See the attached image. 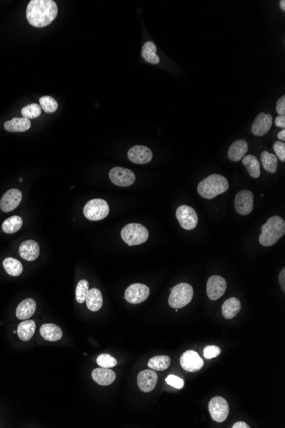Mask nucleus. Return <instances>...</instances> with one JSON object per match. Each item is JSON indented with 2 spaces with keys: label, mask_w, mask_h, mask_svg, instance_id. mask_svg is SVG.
<instances>
[{
  "label": "nucleus",
  "mask_w": 285,
  "mask_h": 428,
  "mask_svg": "<svg viewBox=\"0 0 285 428\" xmlns=\"http://www.w3.org/2000/svg\"><path fill=\"white\" fill-rule=\"evenodd\" d=\"M262 166L266 171L269 172L271 174H274L277 172L278 164L277 156L267 151H263L262 153Z\"/></svg>",
  "instance_id": "nucleus-32"
},
{
  "label": "nucleus",
  "mask_w": 285,
  "mask_h": 428,
  "mask_svg": "<svg viewBox=\"0 0 285 428\" xmlns=\"http://www.w3.org/2000/svg\"><path fill=\"white\" fill-rule=\"evenodd\" d=\"M272 117L271 114L259 113L252 125L251 131L253 134L263 136L269 132L272 125Z\"/></svg>",
  "instance_id": "nucleus-17"
},
{
  "label": "nucleus",
  "mask_w": 285,
  "mask_h": 428,
  "mask_svg": "<svg viewBox=\"0 0 285 428\" xmlns=\"http://www.w3.org/2000/svg\"><path fill=\"white\" fill-rule=\"evenodd\" d=\"M36 310V302L33 299H24L21 304H19L16 309V317L18 319L28 320L34 314Z\"/></svg>",
  "instance_id": "nucleus-22"
},
{
  "label": "nucleus",
  "mask_w": 285,
  "mask_h": 428,
  "mask_svg": "<svg viewBox=\"0 0 285 428\" xmlns=\"http://www.w3.org/2000/svg\"><path fill=\"white\" fill-rule=\"evenodd\" d=\"M275 125L277 126V127H281L282 129H284L285 127V117L284 116H282V115H279L278 117H276V119H275Z\"/></svg>",
  "instance_id": "nucleus-41"
},
{
  "label": "nucleus",
  "mask_w": 285,
  "mask_h": 428,
  "mask_svg": "<svg viewBox=\"0 0 285 428\" xmlns=\"http://www.w3.org/2000/svg\"><path fill=\"white\" fill-rule=\"evenodd\" d=\"M221 348L216 346V345H207L203 350V355H204L205 358L207 359V360L216 358V357L221 355Z\"/></svg>",
  "instance_id": "nucleus-37"
},
{
  "label": "nucleus",
  "mask_w": 285,
  "mask_h": 428,
  "mask_svg": "<svg viewBox=\"0 0 285 428\" xmlns=\"http://www.w3.org/2000/svg\"><path fill=\"white\" fill-rule=\"evenodd\" d=\"M22 200V193L16 188L10 189L0 200V209L4 212H11L17 208Z\"/></svg>",
  "instance_id": "nucleus-14"
},
{
  "label": "nucleus",
  "mask_w": 285,
  "mask_h": 428,
  "mask_svg": "<svg viewBox=\"0 0 285 428\" xmlns=\"http://www.w3.org/2000/svg\"><path fill=\"white\" fill-rule=\"evenodd\" d=\"M277 137L279 140H282V141H284L285 140V130L282 129V131H280L278 132V134H277Z\"/></svg>",
  "instance_id": "nucleus-44"
},
{
  "label": "nucleus",
  "mask_w": 285,
  "mask_h": 428,
  "mask_svg": "<svg viewBox=\"0 0 285 428\" xmlns=\"http://www.w3.org/2000/svg\"><path fill=\"white\" fill-rule=\"evenodd\" d=\"M88 294V281L86 280H80L76 289V301L78 302L79 304H83L84 302H86Z\"/></svg>",
  "instance_id": "nucleus-33"
},
{
  "label": "nucleus",
  "mask_w": 285,
  "mask_h": 428,
  "mask_svg": "<svg viewBox=\"0 0 285 428\" xmlns=\"http://www.w3.org/2000/svg\"><path fill=\"white\" fill-rule=\"evenodd\" d=\"M241 309V303L236 298H230L222 305V316L226 319H232Z\"/></svg>",
  "instance_id": "nucleus-23"
},
{
  "label": "nucleus",
  "mask_w": 285,
  "mask_h": 428,
  "mask_svg": "<svg viewBox=\"0 0 285 428\" xmlns=\"http://www.w3.org/2000/svg\"><path fill=\"white\" fill-rule=\"evenodd\" d=\"M232 428H249V425L243 421H239V422L235 423Z\"/></svg>",
  "instance_id": "nucleus-43"
},
{
  "label": "nucleus",
  "mask_w": 285,
  "mask_h": 428,
  "mask_svg": "<svg viewBox=\"0 0 285 428\" xmlns=\"http://www.w3.org/2000/svg\"><path fill=\"white\" fill-rule=\"evenodd\" d=\"M210 415L216 422H224L229 415V404L225 398L221 397H213L209 402Z\"/></svg>",
  "instance_id": "nucleus-8"
},
{
  "label": "nucleus",
  "mask_w": 285,
  "mask_h": 428,
  "mask_svg": "<svg viewBox=\"0 0 285 428\" xmlns=\"http://www.w3.org/2000/svg\"><path fill=\"white\" fill-rule=\"evenodd\" d=\"M83 213L89 221H101L109 215V206L105 200L92 199L86 202Z\"/></svg>",
  "instance_id": "nucleus-6"
},
{
  "label": "nucleus",
  "mask_w": 285,
  "mask_h": 428,
  "mask_svg": "<svg viewBox=\"0 0 285 428\" xmlns=\"http://www.w3.org/2000/svg\"><path fill=\"white\" fill-rule=\"evenodd\" d=\"M276 110L277 113L282 116L285 115V96L282 95L277 102V107H276Z\"/></svg>",
  "instance_id": "nucleus-40"
},
{
  "label": "nucleus",
  "mask_w": 285,
  "mask_h": 428,
  "mask_svg": "<svg viewBox=\"0 0 285 428\" xmlns=\"http://www.w3.org/2000/svg\"><path fill=\"white\" fill-rule=\"evenodd\" d=\"M57 13L58 8L53 0H31L27 6V20L36 28L48 26L56 19Z\"/></svg>",
  "instance_id": "nucleus-1"
},
{
  "label": "nucleus",
  "mask_w": 285,
  "mask_h": 428,
  "mask_svg": "<svg viewBox=\"0 0 285 428\" xmlns=\"http://www.w3.org/2000/svg\"><path fill=\"white\" fill-rule=\"evenodd\" d=\"M243 164L244 167L246 168L247 170L249 172V175L254 178V179H258L260 176V166H259V162L255 156L253 155H248V156H244V159H242Z\"/></svg>",
  "instance_id": "nucleus-27"
},
{
  "label": "nucleus",
  "mask_w": 285,
  "mask_h": 428,
  "mask_svg": "<svg viewBox=\"0 0 285 428\" xmlns=\"http://www.w3.org/2000/svg\"><path fill=\"white\" fill-rule=\"evenodd\" d=\"M97 364L101 368L111 369V368L116 366L118 362H117L116 359L113 357L112 355H109V354H102V355L98 356Z\"/></svg>",
  "instance_id": "nucleus-36"
},
{
  "label": "nucleus",
  "mask_w": 285,
  "mask_h": 428,
  "mask_svg": "<svg viewBox=\"0 0 285 428\" xmlns=\"http://www.w3.org/2000/svg\"><path fill=\"white\" fill-rule=\"evenodd\" d=\"M123 241L129 246H135L144 244L149 238V232L146 227L141 224L131 223L125 226L121 232Z\"/></svg>",
  "instance_id": "nucleus-4"
},
{
  "label": "nucleus",
  "mask_w": 285,
  "mask_h": 428,
  "mask_svg": "<svg viewBox=\"0 0 285 428\" xmlns=\"http://www.w3.org/2000/svg\"><path fill=\"white\" fill-rule=\"evenodd\" d=\"M130 161L137 164H148L152 160L153 154L151 149L145 146H132L127 153Z\"/></svg>",
  "instance_id": "nucleus-15"
},
{
  "label": "nucleus",
  "mask_w": 285,
  "mask_h": 428,
  "mask_svg": "<svg viewBox=\"0 0 285 428\" xmlns=\"http://www.w3.org/2000/svg\"><path fill=\"white\" fill-rule=\"evenodd\" d=\"M142 56L146 62L151 64H158L160 62L158 55L156 54V44H154L153 42H146V44L142 46Z\"/></svg>",
  "instance_id": "nucleus-28"
},
{
  "label": "nucleus",
  "mask_w": 285,
  "mask_h": 428,
  "mask_svg": "<svg viewBox=\"0 0 285 428\" xmlns=\"http://www.w3.org/2000/svg\"><path fill=\"white\" fill-rule=\"evenodd\" d=\"M39 105L45 113H54L58 108L57 102L51 96H43L39 99Z\"/></svg>",
  "instance_id": "nucleus-34"
},
{
  "label": "nucleus",
  "mask_w": 285,
  "mask_h": 428,
  "mask_svg": "<svg viewBox=\"0 0 285 428\" xmlns=\"http://www.w3.org/2000/svg\"><path fill=\"white\" fill-rule=\"evenodd\" d=\"M150 295V289L144 284L136 283L130 285L125 291V299L132 304H141L146 301Z\"/></svg>",
  "instance_id": "nucleus-10"
},
{
  "label": "nucleus",
  "mask_w": 285,
  "mask_h": 428,
  "mask_svg": "<svg viewBox=\"0 0 285 428\" xmlns=\"http://www.w3.org/2000/svg\"><path fill=\"white\" fill-rule=\"evenodd\" d=\"M180 365L182 369L187 372H197L202 369L204 365V362L202 360L198 353L194 350H188L181 355L180 357Z\"/></svg>",
  "instance_id": "nucleus-13"
},
{
  "label": "nucleus",
  "mask_w": 285,
  "mask_h": 428,
  "mask_svg": "<svg viewBox=\"0 0 285 428\" xmlns=\"http://www.w3.org/2000/svg\"><path fill=\"white\" fill-rule=\"evenodd\" d=\"M92 379L97 384L100 386H109L114 383L116 379V374L110 369L99 368L95 369L92 372Z\"/></svg>",
  "instance_id": "nucleus-19"
},
{
  "label": "nucleus",
  "mask_w": 285,
  "mask_h": 428,
  "mask_svg": "<svg viewBox=\"0 0 285 428\" xmlns=\"http://www.w3.org/2000/svg\"><path fill=\"white\" fill-rule=\"evenodd\" d=\"M166 382L167 384H169V386H171V387H174L176 389H181L184 385V380L181 378H179L176 375H173V374H170L167 377Z\"/></svg>",
  "instance_id": "nucleus-38"
},
{
  "label": "nucleus",
  "mask_w": 285,
  "mask_h": 428,
  "mask_svg": "<svg viewBox=\"0 0 285 428\" xmlns=\"http://www.w3.org/2000/svg\"><path fill=\"white\" fill-rule=\"evenodd\" d=\"M248 143L244 140H238L232 143L228 151V156L230 160L233 162H239L246 156L248 152Z\"/></svg>",
  "instance_id": "nucleus-20"
},
{
  "label": "nucleus",
  "mask_w": 285,
  "mask_h": 428,
  "mask_svg": "<svg viewBox=\"0 0 285 428\" xmlns=\"http://www.w3.org/2000/svg\"><path fill=\"white\" fill-rule=\"evenodd\" d=\"M36 329V325L33 320H24L19 324L17 328V335L21 340L29 341L31 340Z\"/></svg>",
  "instance_id": "nucleus-25"
},
{
  "label": "nucleus",
  "mask_w": 285,
  "mask_h": 428,
  "mask_svg": "<svg viewBox=\"0 0 285 428\" xmlns=\"http://www.w3.org/2000/svg\"><path fill=\"white\" fill-rule=\"evenodd\" d=\"M279 282L280 285L282 286V291H285V269H283L280 272L279 274Z\"/></svg>",
  "instance_id": "nucleus-42"
},
{
  "label": "nucleus",
  "mask_w": 285,
  "mask_h": 428,
  "mask_svg": "<svg viewBox=\"0 0 285 428\" xmlns=\"http://www.w3.org/2000/svg\"><path fill=\"white\" fill-rule=\"evenodd\" d=\"M23 224L22 219L18 216H11L10 218L6 219L2 224V230L6 234H15L21 229Z\"/></svg>",
  "instance_id": "nucleus-30"
},
{
  "label": "nucleus",
  "mask_w": 285,
  "mask_h": 428,
  "mask_svg": "<svg viewBox=\"0 0 285 428\" xmlns=\"http://www.w3.org/2000/svg\"><path fill=\"white\" fill-rule=\"evenodd\" d=\"M228 188L229 182L226 177L212 174L200 182L197 186V192L203 198L211 200L226 192Z\"/></svg>",
  "instance_id": "nucleus-3"
},
{
  "label": "nucleus",
  "mask_w": 285,
  "mask_h": 428,
  "mask_svg": "<svg viewBox=\"0 0 285 428\" xmlns=\"http://www.w3.org/2000/svg\"><path fill=\"white\" fill-rule=\"evenodd\" d=\"M3 267L7 274L11 276H19L23 271L21 262L13 257H7L3 261Z\"/></svg>",
  "instance_id": "nucleus-29"
},
{
  "label": "nucleus",
  "mask_w": 285,
  "mask_h": 428,
  "mask_svg": "<svg viewBox=\"0 0 285 428\" xmlns=\"http://www.w3.org/2000/svg\"><path fill=\"white\" fill-rule=\"evenodd\" d=\"M40 334L48 341H57L62 337V331L57 325L46 323L40 327Z\"/></svg>",
  "instance_id": "nucleus-24"
},
{
  "label": "nucleus",
  "mask_w": 285,
  "mask_h": 428,
  "mask_svg": "<svg viewBox=\"0 0 285 428\" xmlns=\"http://www.w3.org/2000/svg\"><path fill=\"white\" fill-rule=\"evenodd\" d=\"M285 234V221L280 216H272L262 225L259 244L265 247L274 245Z\"/></svg>",
  "instance_id": "nucleus-2"
},
{
  "label": "nucleus",
  "mask_w": 285,
  "mask_h": 428,
  "mask_svg": "<svg viewBox=\"0 0 285 428\" xmlns=\"http://www.w3.org/2000/svg\"><path fill=\"white\" fill-rule=\"evenodd\" d=\"M39 244L34 240H27L24 241L20 246L19 249V253L24 260L32 262L36 260L39 256Z\"/></svg>",
  "instance_id": "nucleus-18"
},
{
  "label": "nucleus",
  "mask_w": 285,
  "mask_h": 428,
  "mask_svg": "<svg viewBox=\"0 0 285 428\" xmlns=\"http://www.w3.org/2000/svg\"><path fill=\"white\" fill-rule=\"evenodd\" d=\"M31 127L30 120L24 117H15L13 119L5 122L4 127L9 132H26Z\"/></svg>",
  "instance_id": "nucleus-21"
},
{
  "label": "nucleus",
  "mask_w": 285,
  "mask_h": 428,
  "mask_svg": "<svg viewBox=\"0 0 285 428\" xmlns=\"http://www.w3.org/2000/svg\"><path fill=\"white\" fill-rule=\"evenodd\" d=\"M236 212L242 216H247L254 209V194L249 190H242L235 198Z\"/></svg>",
  "instance_id": "nucleus-11"
},
{
  "label": "nucleus",
  "mask_w": 285,
  "mask_h": 428,
  "mask_svg": "<svg viewBox=\"0 0 285 428\" xmlns=\"http://www.w3.org/2000/svg\"><path fill=\"white\" fill-rule=\"evenodd\" d=\"M193 297V288L188 283H180L175 285L169 295V304L175 309H181L187 306L192 301Z\"/></svg>",
  "instance_id": "nucleus-5"
},
{
  "label": "nucleus",
  "mask_w": 285,
  "mask_h": 428,
  "mask_svg": "<svg viewBox=\"0 0 285 428\" xmlns=\"http://www.w3.org/2000/svg\"><path fill=\"white\" fill-rule=\"evenodd\" d=\"M273 149H274L277 157L281 160V161H285V144L283 141H276L273 145Z\"/></svg>",
  "instance_id": "nucleus-39"
},
{
  "label": "nucleus",
  "mask_w": 285,
  "mask_h": 428,
  "mask_svg": "<svg viewBox=\"0 0 285 428\" xmlns=\"http://www.w3.org/2000/svg\"><path fill=\"white\" fill-rule=\"evenodd\" d=\"M170 363L171 361L168 355H157L150 359L148 366L155 371H164L169 368Z\"/></svg>",
  "instance_id": "nucleus-31"
},
{
  "label": "nucleus",
  "mask_w": 285,
  "mask_h": 428,
  "mask_svg": "<svg viewBox=\"0 0 285 428\" xmlns=\"http://www.w3.org/2000/svg\"><path fill=\"white\" fill-rule=\"evenodd\" d=\"M226 287L227 284L224 278L219 275H212L207 280V296L211 300H217L225 294Z\"/></svg>",
  "instance_id": "nucleus-12"
},
{
  "label": "nucleus",
  "mask_w": 285,
  "mask_h": 428,
  "mask_svg": "<svg viewBox=\"0 0 285 428\" xmlns=\"http://www.w3.org/2000/svg\"><path fill=\"white\" fill-rule=\"evenodd\" d=\"M86 302V306L89 310L92 312L99 311L103 306V296H102L101 291L96 288L89 290Z\"/></svg>",
  "instance_id": "nucleus-26"
},
{
  "label": "nucleus",
  "mask_w": 285,
  "mask_h": 428,
  "mask_svg": "<svg viewBox=\"0 0 285 428\" xmlns=\"http://www.w3.org/2000/svg\"><path fill=\"white\" fill-rule=\"evenodd\" d=\"M280 7L282 9V11H285V1L284 0H282V1H280Z\"/></svg>",
  "instance_id": "nucleus-45"
},
{
  "label": "nucleus",
  "mask_w": 285,
  "mask_h": 428,
  "mask_svg": "<svg viewBox=\"0 0 285 428\" xmlns=\"http://www.w3.org/2000/svg\"><path fill=\"white\" fill-rule=\"evenodd\" d=\"M158 381V376L155 370L146 369L140 372L137 376V385L144 392H151L156 387Z\"/></svg>",
  "instance_id": "nucleus-16"
},
{
  "label": "nucleus",
  "mask_w": 285,
  "mask_h": 428,
  "mask_svg": "<svg viewBox=\"0 0 285 428\" xmlns=\"http://www.w3.org/2000/svg\"><path fill=\"white\" fill-rule=\"evenodd\" d=\"M21 115L27 119H34L41 115V107L39 104H29L21 109Z\"/></svg>",
  "instance_id": "nucleus-35"
},
{
  "label": "nucleus",
  "mask_w": 285,
  "mask_h": 428,
  "mask_svg": "<svg viewBox=\"0 0 285 428\" xmlns=\"http://www.w3.org/2000/svg\"><path fill=\"white\" fill-rule=\"evenodd\" d=\"M176 217L180 226L186 230L194 229L198 223L197 212L189 205L179 206L176 210Z\"/></svg>",
  "instance_id": "nucleus-7"
},
{
  "label": "nucleus",
  "mask_w": 285,
  "mask_h": 428,
  "mask_svg": "<svg viewBox=\"0 0 285 428\" xmlns=\"http://www.w3.org/2000/svg\"><path fill=\"white\" fill-rule=\"evenodd\" d=\"M109 175L111 182L118 187H129L136 181V175L132 170L122 167L113 168L109 171Z\"/></svg>",
  "instance_id": "nucleus-9"
}]
</instances>
